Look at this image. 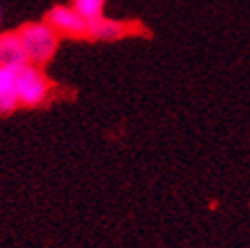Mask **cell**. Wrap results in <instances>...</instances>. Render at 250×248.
<instances>
[{
	"instance_id": "obj_6",
	"label": "cell",
	"mask_w": 250,
	"mask_h": 248,
	"mask_svg": "<svg viewBox=\"0 0 250 248\" xmlns=\"http://www.w3.org/2000/svg\"><path fill=\"white\" fill-rule=\"evenodd\" d=\"M18 70L20 68L0 66V115H10L20 107Z\"/></svg>"
},
{
	"instance_id": "obj_5",
	"label": "cell",
	"mask_w": 250,
	"mask_h": 248,
	"mask_svg": "<svg viewBox=\"0 0 250 248\" xmlns=\"http://www.w3.org/2000/svg\"><path fill=\"white\" fill-rule=\"evenodd\" d=\"M30 64L22 40L18 36V30L0 32V66L6 68H22Z\"/></svg>"
},
{
	"instance_id": "obj_8",
	"label": "cell",
	"mask_w": 250,
	"mask_h": 248,
	"mask_svg": "<svg viewBox=\"0 0 250 248\" xmlns=\"http://www.w3.org/2000/svg\"><path fill=\"white\" fill-rule=\"evenodd\" d=\"M2 14L4 12H2V4H0V24H2Z\"/></svg>"
},
{
	"instance_id": "obj_7",
	"label": "cell",
	"mask_w": 250,
	"mask_h": 248,
	"mask_svg": "<svg viewBox=\"0 0 250 248\" xmlns=\"http://www.w3.org/2000/svg\"><path fill=\"white\" fill-rule=\"evenodd\" d=\"M105 2H107V0H72L70 4L74 6V10H76L82 18H85L87 22H91V20L104 16Z\"/></svg>"
},
{
	"instance_id": "obj_4",
	"label": "cell",
	"mask_w": 250,
	"mask_h": 248,
	"mask_svg": "<svg viewBox=\"0 0 250 248\" xmlns=\"http://www.w3.org/2000/svg\"><path fill=\"white\" fill-rule=\"evenodd\" d=\"M131 34V24L125 20H115V18H96L87 22V38L91 42H117Z\"/></svg>"
},
{
	"instance_id": "obj_2",
	"label": "cell",
	"mask_w": 250,
	"mask_h": 248,
	"mask_svg": "<svg viewBox=\"0 0 250 248\" xmlns=\"http://www.w3.org/2000/svg\"><path fill=\"white\" fill-rule=\"evenodd\" d=\"M52 83L44 76V72L34 66V64H26L18 70V100L20 107L26 109H34L40 107L48 102Z\"/></svg>"
},
{
	"instance_id": "obj_1",
	"label": "cell",
	"mask_w": 250,
	"mask_h": 248,
	"mask_svg": "<svg viewBox=\"0 0 250 248\" xmlns=\"http://www.w3.org/2000/svg\"><path fill=\"white\" fill-rule=\"evenodd\" d=\"M18 36H20L22 46L26 50L28 62L38 66V68L46 66L48 62L56 56L58 46H60V38H62L56 30L44 20L22 24L18 28Z\"/></svg>"
},
{
	"instance_id": "obj_3",
	"label": "cell",
	"mask_w": 250,
	"mask_h": 248,
	"mask_svg": "<svg viewBox=\"0 0 250 248\" xmlns=\"http://www.w3.org/2000/svg\"><path fill=\"white\" fill-rule=\"evenodd\" d=\"M44 22H48L60 36H66V38H87V20L82 18L72 4H56L52 6L44 18Z\"/></svg>"
}]
</instances>
